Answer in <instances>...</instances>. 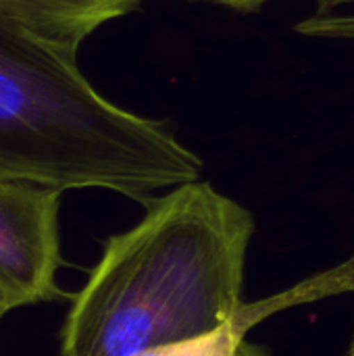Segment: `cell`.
<instances>
[{
	"mask_svg": "<svg viewBox=\"0 0 354 356\" xmlns=\"http://www.w3.org/2000/svg\"><path fill=\"white\" fill-rule=\"evenodd\" d=\"M252 213L209 181L156 196L102 254L63 321L61 356H134L202 336L242 302Z\"/></svg>",
	"mask_w": 354,
	"mask_h": 356,
	"instance_id": "1",
	"label": "cell"
},
{
	"mask_svg": "<svg viewBox=\"0 0 354 356\" xmlns=\"http://www.w3.org/2000/svg\"><path fill=\"white\" fill-rule=\"evenodd\" d=\"M77 48L0 17V179L98 188L144 207L161 190L198 181L202 161L165 121L100 96Z\"/></svg>",
	"mask_w": 354,
	"mask_h": 356,
	"instance_id": "2",
	"label": "cell"
},
{
	"mask_svg": "<svg viewBox=\"0 0 354 356\" xmlns=\"http://www.w3.org/2000/svg\"><path fill=\"white\" fill-rule=\"evenodd\" d=\"M61 190L0 179V294L13 311L63 296Z\"/></svg>",
	"mask_w": 354,
	"mask_h": 356,
	"instance_id": "3",
	"label": "cell"
},
{
	"mask_svg": "<svg viewBox=\"0 0 354 356\" xmlns=\"http://www.w3.org/2000/svg\"><path fill=\"white\" fill-rule=\"evenodd\" d=\"M138 4L140 0H0V17L79 46L98 27L129 15Z\"/></svg>",
	"mask_w": 354,
	"mask_h": 356,
	"instance_id": "4",
	"label": "cell"
},
{
	"mask_svg": "<svg viewBox=\"0 0 354 356\" xmlns=\"http://www.w3.org/2000/svg\"><path fill=\"white\" fill-rule=\"evenodd\" d=\"M246 334L232 317L217 330L202 336L163 344L134 356H271L267 348L246 340Z\"/></svg>",
	"mask_w": 354,
	"mask_h": 356,
	"instance_id": "5",
	"label": "cell"
},
{
	"mask_svg": "<svg viewBox=\"0 0 354 356\" xmlns=\"http://www.w3.org/2000/svg\"><path fill=\"white\" fill-rule=\"evenodd\" d=\"M294 29L307 38L354 42V0H323L319 10L296 23Z\"/></svg>",
	"mask_w": 354,
	"mask_h": 356,
	"instance_id": "6",
	"label": "cell"
},
{
	"mask_svg": "<svg viewBox=\"0 0 354 356\" xmlns=\"http://www.w3.org/2000/svg\"><path fill=\"white\" fill-rule=\"evenodd\" d=\"M207 2H215V4H223L227 8H234V10H244V13H252V10H259L265 2L269 0H207Z\"/></svg>",
	"mask_w": 354,
	"mask_h": 356,
	"instance_id": "7",
	"label": "cell"
},
{
	"mask_svg": "<svg viewBox=\"0 0 354 356\" xmlns=\"http://www.w3.org/2000/svg\"><path fill=\"white\" fill-rule=\"evenodd\" d=\"M10 311H13V309L8 307V302H6V300H4V296L0 294V321H2V319H4V317L10 313Z\"/></svg>",
	"mask_w": 354,
	"mask_h": 356,
	"instance_id": "8",
	"label": "cell"
},
{
	"mask_svg": "<svg viewBox=\"0 0 354 356\" xmlns=\"http://www.w3.org/2000/svg\"><path fill=\"white\" fill-rule=\"evenodd\" d=\"M346 356H354V338H353V342H351V348H348Z\"/></svg>",
	"mask_w": 354,
	"mask_h": 356,
	"instance_id": "9",
	"label": "cell"
}]
</instances>
